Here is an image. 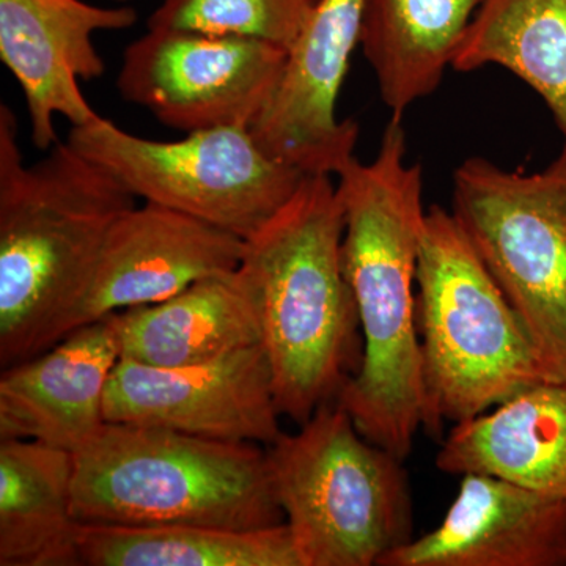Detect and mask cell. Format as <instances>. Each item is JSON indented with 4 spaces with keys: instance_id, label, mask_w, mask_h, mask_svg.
Segmentation results:
<instances>
[{
    "instance_id": "obj_1",
    "label": "cell",
    "mask_w": 566,
    "mask_h": 566,
    "mask_svg": "<svg viewBox=\"0 0 566 566\" xmlns=\"http://www.w3.org/2000/svg\"><path fill=\"white\" fill-rule=\"evenodd\" d=\"M337 177L342 262L364 342L337 401L365 438L406 461L424 423L417 268L427 210L422 167L406 161L403 123L390 118L374 161L353 158Z\"/></svg>"
},
{
    "instance_id": "obj_2",
    "label": "cell",
    "mask_w": 566,
    "mask_h": 566,
    "mask_svg": "<svg viewBox=\"0 0 566 566\" xmlns=\"http://www.w3.org/2000/svg\"><path fill=\"white\" fill-rule=\"evenodd\" d=\"M28 166L18 122L0 104V364L57 342L112 223L137 197L109 170L59 140Z\"/></svg>"
},
{
    "instance_id": "obj_3",
    "label": "cell",
    "mask_w": 566,
    "mask_h": 566,
    "mask_svg": "<svg viewBox=\"0 0 566 566\" xmlns=\"http://www.w3.org/2000/svg\"><path fill=\"white\" fill-rule=\"evenodd\" d=\"M345 211L333 175L312 174L244 241L275 403L303 424L337 401L363 360L359 312L342 262Z\"/></svg>"
},
{
    "instance_id": "obj_4",
    "label": "cell",
    "mask_w": 566,
    "mask_h": 566,
    "mask_svg": "<svg viewBox=\"0 0 566 566\" xmlns=\"http://www.w3.org/2000/svg\"><path fill=\"white\" fill-rule=\"evenodd\" d=\"M73 457L81 524L253 531L285 523L259 444L106 422Z\"/></svg>"
},
{
    "instance_id": "obj_5",
    "label": "cell",
    "mask_w": 566,
    "mask_h": 566,
    "mask_svg": "<svg viewBox=\"0 0 566 566\" xmlns=\"http://www.w3.org/2000/svg\"><path fill=\"white\" fill-rule=\"evenodd\" d=\"M423 430L441 436L546 381L515 308L452 211L424 216L417 268Z\"/></svg>"
},
{
    "instance_id": "obj_6",
    "label": "cell",
    "mask_w": 566,
    "mask_h": 566,
    "mask_svg": "<svg viewBox=\"0 0 566 566\" xmlns=\"http://www.w3.org/2000/svg\"><path fill=\"white\" fill-rule=\"evenodd\" d=\"M300 427L266 453L303 566H381L415 536L405 461L365 438L338 401Z\"/></svg>"
},
{
    "instance_id": "obj_7",
    "label": "cell",
    "mask_w": 566,
    "mask_h": 566,
    "mask_svg": "<svg viewBox=\"0 0 566 566\" xmlns=\"http://www.w3.org/2000/svg\"><path fill=\"white\" fill-rule=\"evenodd\" d=\"M452 212L520 316L546 381L566 385V144L535 174L465 159Z\"/></svg>"
},
{
    "instance_id": "obj_8",
    "label": "cell",
    "mask_w": 566,
    "mask_h": 566,
    "mask_svg": "<svg viewBox=\"0 0 566 566\" xmlns=\"http://www.w3.org/2000/svg\"><path fill=\"white\" fill-rule=\"evenodd\" d=\"M66 142L137 199L186 212L244 241L285 207L307 177L264 151L245 128L153 140L99 115L88 125L71 126Z\"/></svg>"
},
{
    "instance_id": "obj_9",
    "label": "cell",
    "mask_w": 566,
    "mask_h": 566,
    "mask_svg": "<svg viewBox=\"0 0 566 566\" xmlns=\"http://www.w3.org/2000/svg\"><path fill=\"white\" fill-rule=\"evenodd\" d=\"M289 51L268 41L147 28L123 52L117 91L185 134L251 129L285 71Z\"/></svg>"
},
{
    "instance_id": "obj_10",
    "label": "cell",
    "mask_w": 566,
    "mask_h": 566,
    "mask_svg": "<svg viewBox=\"0 0 566 566\" xmlns=\"http://www.w3.org/2000/svg\"><path fill=\"white\" fill-rule=\"evenodd\" d=\"M281 417L262 344L186 367L120 359L104 397L106 422L216 441L271 446L282 434Z\"/></svg>"
},
{
    "instance_id": "obj_11",
    "label": "cell",
    "mask_w": 566,
    "mask_h": 566,
    "mask_svg": "<svg viewBox=\"0 0 566 566\" xmlns=\"http://www.w3.org/2000/svg\"><path fill=\"white\" fill-rule=\"evenodd\" d=\"M243 253V238L212 223L158 203L136 205L112 223L57 342L84 324L161 303L202 279L233 273Z\"/></svg>"
},
{
    "instance_id": "obj_12",
    "label": "cell",
    "mask_w": 566,
    "mask_h": 566,
    "mask_svg": "<svg viewBox=\"0 0 566 566\" xmlns=\"http://www.w3.org/2000/svg\"><path fill=\"white\" fill-rule=\"evenodd\" d=\"M367 0H318L286 57L273 99L251 133L305 175H337L354 158L359 126L340 120L338 95L359 46Z\"/></svg>"
},
{
    "instance_id": "obj_13",
    "label": "cell",
    "mask_w": 566,
    "mask_h": 566,
    "mask_svg": "<svg viewBox=\"0 0 566 566\" xmlns=\"http://www.w3.org/2000/svg\"><path fill=\"white\" fill-rule=\"evenodd\" d=\"M136 9L104 7L87 0H0V59L24 93L31 139L39 150L59 142L54 118L85 126L99 117L80 80H99L106 71L96 50V32L133 28Z\"/></svg>"
},
{
    "instance_id": "obj_14",
    "label": "cell",
    "mask_w": 566,
    "mask_h": 566,
    "mask_svg": "<svg viewBox=\"0 0 566 566\" xmlns=\"http://www.w3.org/2000/svg\"><path fill=\"white\" fill-rule=\"evenodd\" d=\"M381 566H566V504L499 476L461 475L439 526Z\"/></svg>"
},
{
    "instance_id": "obj_15",
    "label": "cell",
    "mask_w": 566,
    "mask_h": 566,
    "mask_svg": "<svg viewBox=\"0 0 566 566\" xmlns=\"http://www.w3.org/2000/svg\"><path fill=\"white\" fill-rule=\"evenodd\" d=\"M118 360L120 345L109 315L3 368L0 439H28L76 452L106 423L104 397Z\"/></svg>"
},
{
    "instance_id": "obj_16",
    "label": "cell",
    "mask_w": 566,
    "mask_h": 566,
    "mask_svg": "<svg viewBox=\"0 0 566 566\" xmlns=\"http://www.w3.org/2000/svg\"><path fill=\"white\" fill-rule=\"evenodd\" d=\"M434 464L449 475L499 476L566 504V385L536 382L452 424Z\"/></svg>"
},
{
    "instance_id": "obj_17",
    "label": "cell",
    "mask_w": 566,
    "mask_h": 566,
    "mask_svg": "<svg viewBox=\"0 0 566 566\" xmlns=\"http://www.w3.org/2000/svg\"><path fill=\"white\" fill-rule=\"evenodd\" d=\"M120 359L186 367L262 344L251 285L240 268L211 275L161 303L111 315Z\"/></svg>"
},
{
    "instance_id": "obj_18",
    "label": "cell",
    "mask_w": 566,
    "mask_h": 566,
    "mask_svg": "<svg viewBox=\"0 0 566 566\" xmlns=\"http://www.w3.org/2000/svg\"><path fill=\"white\" fill-rule=\"evenodd\" d=\"M69 450L0 439V566H81Z\"/></svg>"
},
{
    "instance_id": "obj_19",
    "label": "cell",
    "mask_w": 566,
    "mask_h": 566,
    "mask_svg": "<svg viewBox=\"0 0 566 566\" xmlns=\"http://www.w3.org/2000/svg\"><path fill=\"white\" fill-rule=\"evenodd\" d=\"M483 0H367L360 46L392 118L439 87Z\"/></svg>"
},
{
    "instance_id": "obj_20",
    "label": "cell",
    "mask_w": 566,
    "mask_h": 566,
    "mask_svg": "<svg viewBox=\"0 0 566 566\" xmlns=\"http://www.w3.org/2000/svg\"><path fill=\"white\" fill-rule=\"evenodd\" d=\"M493 65L542 96L566 144V0H483L452 69Z\"/></svg>"
},
{
    "instance_id": "obj_21",
    "label": "cell",
    "mask_w": 566,
    "mask_h": 566,
    "mask_svg": "<svg viewBox=\"0 0 566 566\" xmlns=\"http://www.w3.org/2000/svg\"><path fill=\"white\" fill-rule=\"evenodd\" d=\"M82 566H303L285 523L253 531L191 524H82Z\"/></svg>"
},
{
    "instance_id": "obj_22",
    "label": "cell",
    "mask_w": 566,
    "mask_h": 566,
    "mask_svg": "<svg viewBox=\"0 0 566 566\" xmlns=\"http://www.w3.org/2000/svg\"><path fill=\"white\" fill-rule=\"evenodd\" d=\"M318 0H161L147 28L268 41L292 50Z\"/></svg>"
},
{
    "instance_id": "obj_23",
    "label": "cell",
    "mask_w": 566,
    "mask_h": 566,
    "mask_svg": "<svg viewBox=\"0 0 566 566\" xmlns=\"http://www.w3.org/2000/svg\"><path fill=\"white\" fill-rule=\"evenodd\" d=\"M104 2H112L117 3V6H125V3H128L129 0H104Z\"/></svg>"
}]
</instances>
